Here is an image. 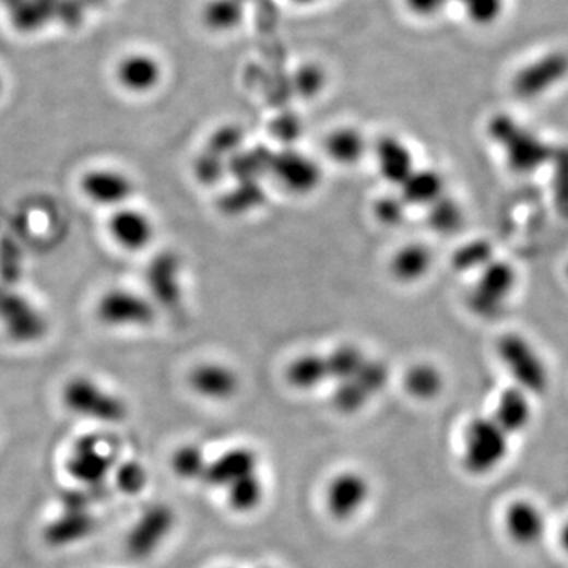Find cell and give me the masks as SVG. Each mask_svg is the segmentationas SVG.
Listing matches in <instances>:
<instances>
[{"label": "cell", "mask_w": 568, "mask_h": 568, "mask_svg": "<svg viewBox=\"0 0 568 568\" xmlns=\"http://www.w3.org/2000/svg\"><path fill=\"white\" fill-rule=\"evenodd\" d=\"M507 531L514 542L523 546L537 545L546 532V520L534 504L518 500L507 510Z\"/></svg>", "instance_id": "cell-22"}, {"label": "cell", "mask_w": 568, "mask_h": 568, "mask_svg": "<svg viewBox=\"0 0 568 568\" xmlns=\"http://www.w3.org/2000/svg\"><path fill=\"white\" fill-rule=\"evenodd\" d=\"M258 457L248 449H233L208 464L202 481L215 486H229L247 475L256 474Z\"/></svg>", "instance_id": "cell-21"}, {"label": "cell", "mask_w": 568, "mask_h": 568, "mask_svg": "<svg viewBox=\"0 0 568 568\" xmlns=\"http://www.w3.org/2000/svg\"><path fill=\"white\" fill-rule=\"evenodd\" d=\"M367 497V481L354 472H346L330 483L327 504L333 517L350 518L364 506Z\"/></svg>", "instance_id": "cell-19"}, {"label": "cell", "mask_w": 568, "mask_h": 568, "mask_svg": "<svg viewBox=\"0 0 568 568\" xmlns=\"http://www.w3.org/2000/svg\"><path fill=\"white\" fill-rule=\"evenodd\" d=\"M560 543H563L564 549L568 553V523L563 529V534H560Z\"/></svg>", "instance_id": "cell-44"}, {"label": "cell", "mask_w": 568, "mask_h": 568, "mask_svg": "<svg viewBox=\"0 0 568 568\" xmlns=\"http://www.w3.org/2000/svg\"><path fill=\"white\" fill-rule=\"evenodd\" d=\"M389 372L382 364L375 360L365 362L360 371L347 381L339 382L333 401L343 412H355L364 407L372 397L378 395L386 387Z\"/></svg>", "instance_id": "cell-13"}, {"label": "cell", "mask_w": 568, "mask_h": 568, "mask_svg": "<svg viewBox=\"0 0 568 568\" xmlns=\"http://www.w3.org/2000/svg\"><path fill=\"white\" fill-rule=\"evenodd\" d=\"M368 358L354 344H341L332 353L326 355L329 379L336 382L347 381L354 378Z\"/></svg>", "instance_id": "cell-30"}, {"label": "cell", "mask_w": 568, "mask_h": 568, "mask_svg": "<svg viewBox=\"0 0 568 568\" xmlns=\"http://www.w3.org/2000/svg\"><path fill=\"white\" fill-rule=\"evenodd\" d=\"M0 329L13 343L34 344L48 333V319L20 291L0 287Z\"/></svg>", "instance_id": "cell-5"}, {"label": "cell", "mask_w": 568, "mask_h": 568, "mask_svg": "<svg viewBox=\"0 0 568 568\" xmlns=\"http://www.w3.org/2000/svg\"><path fill=\"white\" fill-rule=\"evenodd\" d=\"M94 315L106 329H144L155 321V304L137 291L111 287L99 294Z\"/></svg>", "instance_id": "cell-3"}, {"label": "cell", "mask_w": 568, "mask_h": 568, "mask_svg": "<svg viewBox=\"0 0 568 568\" xmlns=\"http://www.w3.org/2000/svg\"><path fill=\"white\" fill-rule=\"evenodd\" d=\"M88 489L76 493L74 499L66 502V513H60L52 523L46 528V540L52 546L74 545L88 537L95 529V518L92 517Z\"/></svg>", "instance_id": "cell-12"}, {"label": "cell", "mask_w": 568, "mask_h": 568, "mask_svg": "<svg viewBox=\"0 0 568 568\" xmlns=\"http://www.w3.org/2000/svg\"><path fill=\"white\" fill-rule=\"evenodd\" d=\"M109 237L128 253H138L151 247L155 239V223L141 209L127 204L113 211L108 220Z\"/></svg>", "instance_id": "cell-11"}, {"label": "cell", "mask_w": 568, "mask_h": 568, "mask_svg": "<svg viewBox=\"0 0 568 568\" xmlns=\"http://www.w3.org/2000/svg\"><path fill=\"white\" fill-rule=\"evenodd\" d=\"M469 20L481 26L495 23L504 9V0H460Z\"/></svg>", "instance_id": "cell-36"}, {"label": "cell", "mask_w": 568, "mask_h": 568, "mask_svg": "<svg viewBox=\"0 0 568 568\" xmlns=\"http://www.w3.org/2000/svg\"><path fill=\"white\" fill-rule=\"evenodd\" d=\"M510 440L492 415L471 422L464 436V468L475 475L495 471L509 454Z\"/></svg>", "instance_id": "cell-4"}, {"label": "cell", "mask_w": 568, "mask_h": 568, "mask_svg": "<svg viewBox=\"0 0 568 568\" xmlns=\"http://www.w3.org/2000/svg\"><path fill=\"white\" fill-rule=\"evenodd\" d=\"M452 0H403L407 12L421 20H431L443 12Z\"/></svg>", "instance_id": "cell-40"}, {"label": "cell", "mask_w": 568, "mask_h": 568, "mask_svg": "<svg viewBox=\"0 0 568 568\" xmlns=\"http://www.w3.org/2000/svg\"><path fill=\"white\" fill-rule=\"evenodd\" d=\"M2 92H3V80H2V76H0V97H2Z\"/></svg>", "instance_id": "cell-45"}, {"label": "cell", "mask_w": 568, "mask_h": 568, "mask_svg": "<svg viewBox=\"0 0 568 568\" xmlns=\"http://www.w3.org/2000/svg\"><path fill=\"white\" fill-rule=\"evenodd\" d=\"M428 225L439 234H452L463 225V211L452 198L438 199L428 208Z\"/></svg>", "instance_id": "cell-31"}, {"label": "cell", "mask_w": 568, "mask_h": 568, "mask_svg": "<svg viewBox=\"0 0 568 568\" xmlns=\"http://www.w3.org/2000/svg\"><path fill=\"white\" fill-rule=\"evenodd\" d=\"M568 71V60L566 56L553 55L539 60L517 78L514 91L523 97H534L542 94L546 88L552 87L557 81L563 80Z\"/></svg>", "instance_id": "cell-20"}, {"label": "cell", "mask_w": 568, "mask_h": 568, "mask_svg": "<svg viewBox=\"0 0 568 568\" xmlns=\"http://www.w3.org/2000/svg\"><path fill=\"white\" fill-rule=\"evenodd\" d=\"M298 80H300V85H298V88H300L301 94H304L305 97H312V95H318V92L321 91L326 84L324 73H322L319 67H304V69L300 71V76H298Z\"/></svg>", "instance_id": "cell-41"}, {"label": "cell", "mask_w": 568, "mask_h": 568, "mask_svg": "<svg viewBox=\"0 0 568 568\" xmlns=\"http://www.w3.org/2000/svg\"><path fill=\"white\" fill-rule=\"evenodd\" d=\"M406 202L401 197H383L375 204V216L383 226H398L406 216Z\"/></svg>", "instance_id": "cell-38"}, {"label": "cell", "mask_w": 568, "mask_h": 568, "mask_svg": "<svg viewBox=\"0 0 568 568\" xmlns=\"http://www.w3.org/2000/svg\"><path fill=\"white\" fill-rule=\"evenodd\" d=\"M291 2L297 3V5L301 7H310L316 5V3L324 2V0H291Z\"/></svg>", "instance_id": "cell-43"}, {"label": "cell", "mask_w": 568, "mask_h": 568, "mask_svg": "<svg viewBox=\"0 0 568 568\" xmlns=\"http://www.w3.org/2000/svg\"><path fill=\"white\" fill-rule=\"evenodd\" d=\"M60 401L70 414L92 424L119 425L128 418L127 401L92 376L76 375L66 381Z\"/></svg>", "instance_id": "cell-1"}, {"label": "cell", "mask_w": 568, "mask_h": 568, "mask_svg": "<svg viewBox=\"0 0 568 568\" xmlns=\"http://www.w3.org/2000/svg\"><path fill=\"white\" fill-rule=\"evenodd\" d=\"M190 387L198 395L220 401L236 395L240 381L233 368L208 362L190 372Z\"/></svg>", "instance_id": "cell-17"}, {"label": "cell", "mask_w": 568, "mask_h": 568, "mask_svg": "<svg viewBox=\"0 0 568 568\" xmlns=\"http://www.w3.org/2000/svg\"><path fill=\"white\" fill-rule=\"evenodd\" d=\"M372 152H375L379 174L387 182L400 187L414 173V155L410 145L400 138L393 134L379 138Z\"/></svg>", "instance_id": "cell-16"}, {"label": "cell", "mask_w": 568, "mask_h": 568, "mask_svg": "<svg viewBox=\"0 0 568 568\" xmlns=\"http://www.w3.org/2000/svg\"><path fill=\"white\" fill-rule=\"evenodd\" d=\"M497 357L509 371L513 386L537 397L548 389L549 372L537 347L521 333H506L497 341Z\"/></svg>", "instance_id": "cell-2"}, {"label": "cell", "mask_w": 568, "mask_h": 568, "mask_svg": "<svg viewBox=\"0 0 568 568\" xmlns=\"http://www.w3.org/2000/svg\"><path fill=\"white\" fill-rule=\"evenodd\" d=\"M180 272H182V265H180L179 258L170 251H163L149 262L147 270H145V283H147L149 293L155 305L174 307L179 304L180 296H182Z\"/></svg>", "instance_id": "cell-15"}, {"label": "cell", "mask_w": 568, "mask_h": 568, "mask_svg": "<svg viewBox=\"0 0 568 568\" xmlns=\"http://www.w3.org/2000/svg\"><path fill=\"white\" fill-rule=\"evenodd\" d=\"M286 381L297 390H310L329 381L326 357L316 354L298 355L286 368Z\"/></svg>", "instance_id": "cell-27"}, {"label": "cell", "mask_w": 568, "mask_h": 568, "mask_svg": "<svg viewBox=\"0 0 568 568\" xmlns=\"http://www.w3.org/2000/svg\"><path fill=\"white\" fill-rule=\"evenodd\" d=\"M116 466L113 446L102 435H85L78 439L67 460L71 478L88 489L108 481Z\"/></svg>", "instance_id": "cell-6"}, {"label": "cell", "mask_w": 568, "mask_h": 568, "mask_svg": "<svg viewBox=\"0 0 568 568\" xmlns=\"http://www.w3.org/2000/svg\"><path fill=\"white\" fill-rule=\"evenodd\" d=\"M229 488V502L236 510H253L262 499V483L258 475L251 474L234 482Z\"/></svg>", "instance_id": "cell-32"}, {"label": "cell", "mask_w": 568, "mask_h": 568, "mask_svg": "<svg viewBox=\"0 0 568 568\" xmlns=\"http://www.w3.org/2000/svg\"><path fill=\"white\" fill-rule=\"evenodd\" d=\"M262 191L258 182H239L236 190L230 191L223 199L227 212H247L261 204Z\"/></svg>", "instance_id": "cell-35"}, {"label": "cell", "mask_w": 568, "mask_h": 568, "mask_svg": "<svg viewBox=\"0 0 568 568\" xmlns=\"http://www.w3.org/2000/svg\"><path fill=\"white\" fill-rule=\"evenodd\" d=\"M165 78L162 60L149 52H133L120 59L116 80L128 94H152Z\"/></svg>", "instance_id": "cell-14"}, {"label": "cell", "mask_w": 568, "mask_h": 568, "mask_svg": "<svg viewBox=\"0 0 568 568\" xmlns=\"http://www.w3.org/2000/svg\"><path fill=\"white\" fill-rule=\"evenodd\" d=\"M174 524L176 514L170 507L165 504L149 507L128 532L127 553L133 559H147L166 542Z\"/></svg>", "instance_id": "cell-8"}, {"label": "cell", "mask_w": 568, "mask_h": 568, "mask_svg": "<svg viewBox=\"0 0 568 568\" xmlns=\"http://www.w3.org/2000/svg\"><path fill=\"white\" fill-rule=\"evenodd\" d=\"M489 255L492 253H489V245L486 241H472L457 251L453 264L463 270L483 269L492 262Z\"/></svg>", "instance_id": "cell-37"}, {"label": "cell", "mask_w": 568, "mask_h": 568, "mask_svg": "<svg viewBox=\"0 0 568 568\" xmlns=\"http://www.w3.org/2000/svg\"><path fill=\"white\" fill-rule=\"evenodd\" d=\"M273 154L264 149L239 151L227 162V174H233L239 182H258L264 174L270 173Z\"/></svg>", "instance_id": "cell-28"}, {"label": "cell", "mask_w": 568, "mask_h": 568, "mask_svg": "<svg viewBox=\"0 0 568 568\" xmlns=\"http://www.w3.org/2000/svg\"><path fill=\"white\" fill-rule=\"evenodd\" d=\"M80 191L91 204L116 211L130 204L134 182L123 170L99 166L85 170L81 176Z\"/></svg>", "instance_id": "cell-7"}, {"label": "cell", "mask_w": 568, "mask_h": 568, "mask_svg": "<svg viewBox=\"0 0 568 568\" xmlns=\"http://www.w3.org/2000/svg\"><path fill=\"white\" fill-rule=\"evenodd\" d=\"M114 482L119 486L120 492L126 495H138L147 485V474L141 464L128 461V463L117 464L113 472Z\"/></svg>", "instance_id": "cell-34"}, {"label": "cell", "mask_w": 568, "mask_h": 568, "mask_svg": "<svg viewBox=\"0 0 568 568\" xmlns=\"http://www.w3.org/2000/svg\"><path fill=\"white\" fill-rule=\"evenodd\" d=\"M431 265V250L426 245L414 241V244L403 245L393 255L392 261H390V272L398 282L415 283L428 275Z\"/></svg>", "instance_id": "cell-24"}, {"label": "cell", "mask_w": 568, "mask_h": 568, "mask_svg": "<svg viewBox=\"0 0 568 568\" xmlns=\"http://www.w3.org/2000/svg\"><path fill=\"white\" fill-rule=\"evenodd\" d=\"M204 453L197 446H185L173 457V469L179 477L202 481L208 469Z\"/></svg>", "instance_id": "cell-33"}, {"label": "cell", "mask_w": 568, "mask_h": 568, "mask_svg": "<svg viewBox=\"0 0 568 568\" xmlns=\"http://www.w3.org/2000/svg\"><path fill=\"white\" fill-rule=\"evenodd\" d=\"M244 0H209L202 9V24L213 34H230L244 23Z\"/></svg>", "instance_id": "cell-26"}, {"label": "cell", "mask_w": 568, "mask_h": 568, "mask_svg": "<svg viewBox=\"0 0 568 568\" xmlns=\"http://www.w3.org/2000/svg\"><path fill=\"white\" fill-rule=\"evenodd\" d=\"M517 286V272L507 262L492 261L482 269L481 279L472 289L471 307L481 316H495L509 300Z\"/></svg>", "instance_id": "cell-10"}, {"label": "cell", "mask_w": 568, "mask_h": 568, "mask_svg": "<svg viewBox=\"0 0 568 568\" xmlns=\"http://www.w3.org/2000/svg\"><path fill=\"white\" fill-rule=\"evenodd\" d=\"M532 395L517 386L507 387L497 400L492 417L513 438L523 433L532 421Z\"/></svg>", "instance_id": "cell-18"}, {"label": "cell", "mask_w": 568, "mask_h": 568, "mask_svg": "<svg viewBox=\"0 0 568 568\" xmlns=\"http://www.w3.org/2000/svg\"><path fill=\"white\" fill-rule=\"evenodd\" d=\"M194 173L201 182H216L227 173V165H223L222 156L209 151L208 155H201L194 165Z\"/></svg>", "instance_id": "cell-39"}, {"label": "cell", "mask_w": 568, "mask_h": 568, "mask_svg": "<svg viewBox=\"0 0 568 568\" xmlns=\"http://www.w3.org/2000/svg\"><path fill=\"white\" fill-rule=\"evenodd\" d=\"M404 387L417 400H435L442 392L443 378L439 368L431 364H417L410 368L404 378Z\"/></svg>", "instance_id": "cell-29"}, {"label": "cell", "mask_w": 568, "mask_h": 568, "mask_svg": "<svg viewBox=\"0 0 568 568\" xmlns=\"http://www.w3.org/2000/svg\"><path fill=\"white\" fill-rule=\"evenodd\" d=\"M269 174L284 190L297 197L312 193L322 180L321 166L296 149H283L273 154Z\"/></svg>", "instance_id": "cell-9"}, {"label": "cell", "mask_w": 568, "mask_h": 568, "mask_svg": "<svg viewBox=\"0 0 568 568\" xmlns=\"http://www.w3.org/2000/svg\"><path fill=\"white\" fill-rule=\"evenodd\" d=\"M324 147L333 162L341 166H354L367 154L368 142L358 128L344 126L330 131Z\"/></svg>", "instance_id": "cell-25"}, {"label": "cell", "mask_w": 568, "mask_h": 568, "mask_svg": "<svg viewBox=\"0 0 568 568\" xmlns=\"http://www.w3.org/2000/svg\"><path fill=\"white\" fill-rule=\"evenodd\" d=\"M240 144V133L234 128H226V130L218 131L213 138L211 144V152L222 156L223 154H237V145Z\"/></svg>", "instance_id": "cell-42"}, {"label": "cell", "mask_w": 568, "mask_h": 568, "mask_svg": "<svg viewBox=\"0 0 568 568\" xmlns=\"http://www.w3.org/2000/svg\"><path fill=\"white\" fill-rule=\"evenodd\" d=\"M446 194V182L436 169L415 168L400 185V197L407 205L429 208Z\"/></svg>", "instance_id": "cell-23"}]
</instances>
